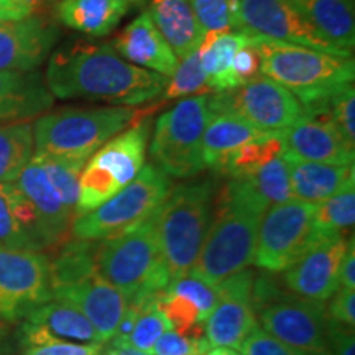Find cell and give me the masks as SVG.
Listing matches in <instances>:
<instances>
[{
    "label": "cell",
    "instance_id": "cell-54",
    "mask_svg": "<svg viewBox=\"0 0 355 355\" xmlns=\"http://www.w3.org/2000/svg\"><path fill=\"white\" fill-rule=\"evenodd\" d=\"M127 2L130 3V6H132V3H133V6H139V3H144V2H146V0H127Z\"/></svg>",
    "mask_w": 355,
    "mask_h": 355
},
{
    "label": "cell",
    "instance_id": "cell-31",
    "mask_svg": "<svg viewBox=\"0 0 355 355\" xmlns=\"http://www.w3.org/2000/svg\"><path fill=\"white\" fill-rule=\"evenodd\" d=\"M33 125L12 122L0 125V183H15L33 158Z\"/></svg>",
    "mask_w": 355,
    "mask_h": 355
},
{
    "label": "cell",
    "instance_id": "cell-26",
    "mask_svg": "<svg viewBox=\"0 0 355 355\" xmlns=\"http://www.w3.org/2000/svg\"><path fill=\"white\" fill-rule=\"evenodd\" d=\"M293 199L318 204L331 198L355 178L354 165H326L306 162L285 150Z\"/></svg>",
    "mask_w": 355,
    "mask_h": 355
},
{
    "label": "cell",
    "instance_id": "cell-48",
    "mask_svg": "<svg viewBox=\"0 0 355 355\" xmlns=\"http://www.w3.org/2000/svg\"><path fill=\"white\" fill-rule=\"evenodd\" d=\"M33 8L24 0H0V24L2 21L21 20L32 15Z\"/></svg>",
    "mask_w": 355,
    "mask_h": 355
},
{
    "label": "cell",
    "instance_id": "cell-25",
    "mask_svg": "<svg viewBox=\"0 0 355 355\" xmlns=\"http://www.w3.org/2000/svg\"><path fill=\"white\" fill-rule=\"evenodd\" d=\"M148 15L178 60L198 51L207 35L189 0H152Z\"/></svg>",
    "mask_w": 355,
    "mask_h": 355
},
{
    "label": "cell",
    "instance_id": "cell-32",
    "mask_svg": "<svg viewBox=\"0 0 355 355\" xmlns=\"http://www.w3.org/2000/svg\"><path fill=\"white\" fill-rule=\"evenodd\" d=\"M285 153L282 133H261L248 144L239 146L219 168V173L229 178H245L259 171L278 155Z\"/></svg>",
    "mask_w": 355,
    "mask_h": 355
},
{
    "label": "cell",
    "instance_id": "cell-55",
    "mask_svg": "<svg viewBox=\"0 0 355 355\" xmlns=\"http://www.w3.org/2000/svg\"><path fill=\"white\" fill-rule=\"evenodd\" d=\"M198 355H209V352H207V354H198Z\"/></svg>",
    "mask_w": 355,
    "mask_h": 355
},
{
    "label": "cell",
    "instance_id": "cell-27",
    "mask_svg": "<svg viewBox=\"0 0 355 355\" xmlns=\"http://www.w3.org/2000/svg\"><path fill=\"white\" fill-rule=\"evenodd\" d=\"M130 10L127 0H58L56 19L91 38L107 37Z\"/></svg>",
    "mask_w": 355,
    "mask_h": 355
},
{
    "label": "cell",
    "instance_id": "cell-53",
    "mask_svg": "<svg viewBox=\"0 0 355 355\" xmlns=\"http://www.w3.org/2000/svg\"><path fill=\"white\" fill-rule=\"evenodd\" d=\"M58 0H37V7L42 6H48V3H56Z\"/></svg>",
    "mask_w": 355,
    "mask_h": 355
},
{
    "label": "cell",
    "instance_id": "cell-49",
    "mask_svg": "<svg viewBox=\"0 0 355 355\" xmlns=\"http://www.w3.org/2000/svg\"><path fill=\"white\" fill-rule=\"evenodd\" d=\"M99 355H150V354L144 352V350L135 349L128 343H123V340L109 339L107 343L102 344Z\"/></svg>",
    "mask_w": 355,
    "mask_h": 355
},
{
    "label": "cell",
    "instance_id": "cell-28",
    "mask_svg": "<svg viewBox=\"0 0 355 355\" xmlns=\"http://www.w3.org/2000/svg\"><path fill=\"white\" fill-rule=\"evenodd\" d=\"M327 42L352 55L355 44L354 0H291Z\"/></svg>",
    "mask_w": 355,
    "mask_h": 355
},
{
    "label": "cell",
    "instance_id": "cell-3",
    "mask_svg": "<svg viewBox=\"0 0 355 355\" xmlns=\"http://www.w3.org/2000/svg\"><path fill=\"white\" fill-rule=\"evenodd\" d=\"M250 38L260 55V73L288 89L303 109L313 107L336 89L354 83L352 58L278 40Z\"/></svg>",
    "mask_w": 355,
    "mask_h": 355
},
{
    "label": "cell",
    "instance_id": "cell-8",
    "mask_svg": "<svg viewBox=\"0 0 355 355\" xmlns=\"http://www.w3.org/2000/svg\"><path fill=\"white\" fill-rule=\"evenodd\" d=\"M150 130L152 122L140 121L112 137L87 159L79 180L74 217L97 209L139 175L145 165Z\"/></svg>",
    "mask_w": 355,
    "mask_h": 355
},
{
    "label": "cell",
    "instance_id": "cell-19",
    "mask_svg": "<svg viewBox=\"0 0 355 355\" xmlns=\"http://www.w3.org/2000/svg\"><path fill=\"white\" fill-rule=\"evenodd\" d=\"M347 243L345 237H326L314 243L286 270L288 290L308 300H331L339 290V270Z\"/></svg>",
    "mask_w": 355,
    "mask_h": 355
},
{
    "label": "cell",
    "instance_id": "cell-37",
    "mask_svg": "<svg viewBox=\"0 0 355 355\" xmlns=\"http://www.w3.org/2000/svg\"><path fill=\"white\" fill-rule=\"evenodd\" d=\"M354 110H355V92L354 83L336 89L329 97L313 105L303 109L304 114H327L331 121L336 123L339 132L350 145L355 146V125H354Z\"/></svg>",
    "mask_w": 355,
    "mask_h": 355
},
{
    "label": "cell",
    "instance_id": "cell-15",
    "mask_svg": "<svg viewBox=\"0 0 355 355\" xmlns=\"http://www.w3.org/2000/svg\"><path fill=\"white\" fill-rule=\"evenodd\" d=\"M254 278L252 270H242L217 283V303L204 322V332L211 349H239L257 324L254 306Z\"/></svg>",
    "mask_w": 355,
    "mask_h": 355
},
{
    "label": "cell",
    "instance_id": "cell-21",
    "mask_svg": "<svg viewBox=\"0 0 355 355\" xmlns=\"http://www.w3.org/2000/svg\"><path fill=\"white\" fill-rule=\"evenodd\" d=\"M15 184L37 211L46 248L63 245L71 235L74 212L68 209L58 196L56 189L53 188L46 173L37 159H30L25 170L17 178Z\"/></svg>",
    "mask_w": 355,
    "mask_h": 355
},
{
    "label": "cell",
    "instance_id": "cell-16",
    "mask_svg": "<svg viewBox=\"0 0 355 355\" xmlns=\"http://www.w3.org/2000/svg\"><path fill=\"white\" fill-rule=\"evenodd\" d=\"M61 343L102 344V340L81 311L63 300H50L21 319L19 329L21 349Z\"/></svg>",
    "mask_w": 355,
    "mask_h": 355
},
{
    "label": "cell",
    "instance_id": "cell-10",
    "mask_svg": "<svg viewBox=\"0 0 355 355\" xmlns=\"http://www.w3.org/2000/svg\"><path fill=\"white\" fill-rule=\"evenodd\" d=\"M316 204L291 199L268 207L261 217L254 265L268 273L286 272L321 237L314 227Z\"/></svg>",
    "mask_w": 355,
    "mask_h": 355
},
{
    "label": "cell",
    "instance_id": "cell-2",
    "mask_svg": "<svg viewBox=\"0 0 355 355\" xmlns=\"http://www.w3.org/2000/svg\"><path fill=\"white\" fill-rule=\"evenodd\" d=\"M266 202L242 178H229L220 191L219 206L189 273L217 285L254 263L257 237Z\"/></svg>",
    "mask_w": 355,
    "mask_h": 355
},
{
    "label": "cell",
    "instance_id": "cell-14",
    "mask_svg": "<svg viewBox=\"0 0 355 355\" xmlns=\"http://www.w3.org/2000/svg\"><path fill=\"white\" fill-rule=\"evenodd\" d=\"M260 326L270 336L311 355H331L329 318L324 301L282 295L259 311Z\"/></svg>",
    "mask_w": 355,
    "mask_h": 355
},
{
    "label": "cell",
    "instance_id": "cell-39",
    "mask_svg": "<svg viewBox=\"0 0 355 355\" xmlns=\"http://www.w3.org/2000/svg\"><path fill=\"white\" fill-rule=\"evenodd\" d=\"M189 2L206 33H225L234 30L235 0H189Z\"/></svg>",
    "mask_w": 355,
    "mask_h": 355
},
{
    "label": "cell",
    "instance_id": "cell-7",
    "mask_svg": "<svg viewBox=\"0 0 355 355\" xmlns=\"http://www.w3.org/2000/svg\"><path fill=\"white\" fill-rule=\"evenodd\" d=\"M171 180L157 165H144L139 175L109 201L74 217L71 235L78 241H107L148 220L171 191Z\"/></svg>",
    "mask_w": 355,
    "mask_h": 355
},
{
    "label": "cell",
    "instance_id": "cell-51",
    "mask_svg": "<svg viewBox=\"0 0 355 355\" xmlns=\"http://www.w3.org/2000/svg\"><path fill=\"white\" fill-rule=\"evenodd\" d=\"M8 332H10V324H8L3 318H0V344L6 343Z\"/></svg>",
    "mask_w": 355,
    "mask_h": 355
},
{
    "label": "cell",
    "instance_id": "cell-46",
    "mask_svg": "<svg viewBox=\"0 0 355 355\" xmlns=\"http://www.w3.org/2000/svg\"><path fill=\"white\" fill-rule=\"evenodd\" d=\"M331 355H355L354 329L339 326L329 321Z\"/></svg>",
    "mask_w": 355,
    "mask_h": 355
},
{
    "label": "cell",
    "instance_id": "cell-12",
    "mask_svg": "<svg viewBox=\"0 0 355 355\" xmlns=\"http://www.w3.org/2000/svg\"><path fill=\"white\" fill-rule=\"evenodd\" d=\"M234 30L248 37L278 40L313 50L352 58L327 42L291 0H235Z\"/></svg>",
    "mask_w": 355,
    "mask_h": 355
},
{
    "label": "cell",
    "instance_id": "cell-36",
    "mask_svg": "<svg viewBox=\"0 0 355 355\" xmlns=\"http://www.w3.org/2000/svg\"><path fill=\"white\" fill-rule=\"evenodd\" d=\"M33 158L42 165L48 180H50L53 188L56 189L61 201L66 204V207L73 212L76 211L79 199V180H81V173L86 162L38 157V155H33Z\"/></svg>",
    "mask_w": 355,
    "mask_h": 355
},
{
    "label": "cell",
    "instance_id": "cell-35",
    "mask_svg": "<svg viewBox=\"0 0 355 355\" xmlns=\"http://www.w3.org/2000/svg\"><path fill=\"white\" fill-rule=\"evenodd\" d=\"M132 304L137 306V318L125 343L152 355L157 340L163 332L170 329L166 319L157 308V293L139 301H132Z\"/></svg>",
    "mask_w": 355,
    "mask_h": 355
},
{
    "label": "cell",
    "instance_id": "cell-34",
    "mask_svg": "<svg viewBox=\"0 0 355 355\" xmlns=\"http://www.w3.org/2000/svg\"><path fill=\"white\" fill-rule=\"evenodd\" d=\"M242 180H245L255 189V193L263 199L268 207L288 202L293 199L290 171H288L285 153L278 155L272 162L261 166L259 171L252 173V175L242 178Z\"/></svg>",
    "mask_w": 355,
    "mask_h": 355
},
{
    "label": "cell",
    "instance_id": "cell-44",
    "mask_svg": "<svg viewBox=\"0 0 355 355\" xmlns=\"http://www.w3.org/2000/svg\"><path fill=\"white\" fill-rule=\"evenodd\" d=\"M232 69H234L235 81H237V87L250 83L252 79L259 78L260 55L259 51H257L255 44L252 43V38L245 46H242L241 50L235 53Z\"/></svg>",
    "mask_w": 355,
    "mask_h": 355
},
{
    "label": "cell",
    "instance_id": "cell-24",
    "mask_svg": "<svg viewBox=\"0 0 355 355\" xmlns=\"http://www.w3.org/2000/svg\"><path fill=\"white\" fill-rule=\"evenodd\" d=\"M0 245L33 252L46 248L37 211L13 183H0Z\"/></svg>",
    "mask_w": 355,
    "mask_h": 355
},
{
    "label": "cell",
    "instance_id": "cell-5",
    "mask_svg": "<svg viewBox=\"0 0 355 355\" xmlns=\"http://www.w3.org/2000/svg\"><path fill=\"white\" fill-rule=\"evenodd\" d=\"M135 117V110L121 105L64 107L43 114L33 125V155L87 162Z\"/></svg>",
    "mask_w": 355,
    "mask_h": 355
},
{
    "label": "cell",
    "instance_id": "cell-13",
    "mask_svg": "<svg viewBox=\"0 0 355 355\" xmlns=\"http://www.w3.org/2000/svg\"><path fill=\"white\" fill-rule=\"evenodd\" d=\"M53 300L50 260L42 252L0 245V318L20 322Z\"/></svg>",
    "mask_w": 355,
    "mask_h": 355
},
{
    "label": "cell",
    "instance_id": "cell-43",
    "mask_svg": "<svg viewBox=\"0 0 355 355\" xmlns=\"http://www.w3.org/2000/svg\"><path fill=\"white\" fill-rule=\"evenodd\" d=\"M327 318L331 322L355 329V290L339 288L327 308Z\"/></svg>",
    "mask_w": 355,
    "mask_h": 355
},
{
    "label": "cell",
    "instance_id": "cell-41",
    "mask_svg": "<svg viewBox=\"0 0 355 355\" xmlns=\"http://www.w3.org/2000/svg\"><path fill=\"white\" fill-rule=\"evenodd\" d=\"M239 349L247 355H311L293 347V345L282 343L277 337L265 332L260 326H255L252 329L250 334L239 345Z\"/></svg>",
    "mask_w": 355,
    "mask_h": 355
},
{
    "label": "cell",
    "instance_id": "cell-4",
    "mask_svg": "<svg viewBox=\"0 0 355 355\" xmlns=\"http://www.w3.org/2000/svg\"><path fill=\"white\" fill-rule=\"evenodd\" d=\"M216 189L212 181L171 188L152 216L155 234L171 279L188 275L214 219Z\"/></svg>",
    "mask_w": 355,
    "mask_h": 355
},
{
    "label": "cell",
    "instance_id": "cell-50",
    "mask_svg": "<svg viewBox=\"0 0 355 355\" xmlns=\"http://www.w3.org/2000/svg\"><path fill=\"white\" fill-rule=\"evenodd\" d=\"M209 355H247L243 354L241 349H232V347H216L209 350Z\"/></svg>",
    "mask_w": 355,
    "mask_h": 355
},
{
    "label": "cell",
    "instance_id": "cell-30",
    "mask_svg": "<svg viewBox=\"0 0 355 355\" xmlns=\"http://www.w3.org/2000/svg\"><path fill=\"white\" fill-rule=\"evenodd\" d=\"M261 133L250 123L229 114H212L202 137V159L206 168H219L239 146L248 144Z\"/></svg>",
    "mask_w": 355,
    "mask_h": 355
},
{
    "label": "cell",
    "instance_id": "cell-20",
    "mask_svg": "<svg viewBox=\"0 0 355 355\" xmlns=\"http://www.w3.org/2000/svg\"><path fill=\"white\" fill-rule=\"evenodd\" d=\"M285 150L306 162L354 165L355 146L344 139L327 114H304L282 133Z\"/></svg>",
    "mask_w": 355,
    "mask_h": 355
},
{
    "label": "cell",
    "instance_id": "cell-6",
    "mask_svg": "<svg viewBox=\"0 0 355 355\" xmlns=\"http://www.w3.org/2000/svg\"><path fill=\"white\" fill-rule=\"evenodd\" d=\"M97 266L127 303L163 291L171 282L152 217L117 237L97 242Z\"/></svg>",
    "mask_w": 355,
    "mask_h": 355
},
{
    "label": "cell",
    "instance_id": "cell-18",
    "mask_svg": "<svg viewBox=\"0 0 355 355\" xmlns=\"http://www.w3.org/2000/svg\"><path fill=\"white\" fill-rule=\"evenodd\" d=\"M51 293L53 300L68 301L81 311L94 326L102 344L115 336L128 304L125 296L102 277L99 268Z\"/></svg>",
    "mask_w": 355,
    "mask_h": 355
},
{
    "label": "cell",
    "instance_id": "cell-40",
    "mask_svg": "<svg viewBox=\"0 0 355 355\" xmlns=\"http://www.w3.org/2000/svg\"><path fill=\"white\" fill-rule=\"evenodd\" d=\"M166 290L178 293V295H183L188 300L193 301V303L198 306V309L201 311V316L204 318V321H206L217 303V286L204 282L202 278H199L193 273L171 279L170 285L166 286Z\"/></svg>",
    "mask_w": 355,
    "mask_h": 355
},
{
    "label": "cell",
    "instance_id": "cell-1",
    "mask_svg": "<svg viewBox=\"0 0 355 355\" xmlns=\"http://www.w3.org/2000/svg\"><path fill=\"white\" fill-rule=\"evenodd\" d=\"M44 83L58 99H86L135 107L157 101L168 78L128 63L112 43L73 40L48 58Z\"/></svg>",
    "mask_w": 355,
    "mask_h": 355
},
{
    "label": "cell",
    "instance_id": "cell-33",
    "mask_svg": "<svg viewBox=\"0 0 355 355\" xmlns=\"http://www.w3.org/2000/svg\"><path fill=\"white\" fill-rule=\"evenodd\" d=\"M355 222V178L331 198L316 204L314 227L321 237H345Z\"/></svg>",
    "mask_w": 355,
    "mask_h": 355
},
{
    "label": "cell",
    "instance_id": "cell-9",
    "mask_svg": "<svg viewBox=\"0 0 355 355\" xmlns=\"http://www.w3.org/2000/svg\"><path fill=\"white\" fill-rule=\"evenodd\" d=\"M211 115L209 94L186 97L159 115L150 144L153 165L180 180L201 173L206 168L202 137Z\"/></svg>",
    "mask_w": 355,
    "mask_h": 355
},
{
    "label": "cell",
    "instance_id": "cell-17",
    "mask_svg": "<svg viewBox=\"0 0 355 355\" xmlns=\"http://www.w3.org/2000/svg\"><path fill=\"white\" fill-rule=\"evenodd\" d=\"M60 28L42 15L0 24V71H37L51 55Z\"/></svg>",
    "mask_w": 355,
    "mask_h": 355
},
{
    "label": "cell",
    "instance_id": "cell-38",
    "mask_svg": "<svg viewBox=\"0 0 355 355\" xmlns=\"http://www.w3.org/2000/svg\"><path fill=\"white\" fill-rule=\"evenodd\" d=\"M196 92L207 94L209 87L206 84V76L201 66V53L194 51L178 63L175 73L168 78V83L163 89V101L181 99V97H191Z\"/></svg>",
    "mask_w": 355,
    "mask_h": 355
},
{
    "label": "cell",
    "instance_id": "cell-52",
    "mask_svg": "<svg viewBox=\"0 0 355 355\" xmlns=\"http://www.w3.org/2000/svg\"><path fill=\"white\" fill-rule=\"evenodd\" d=\"M0 355H15L12 352V349L8 347V345L6 343L0 344Z\"/></svg>",
    "mask_w": 355,
    "mask_h": 355
},
{
    "label": "cell",
    "instance_id": "cell-23",
    "mask_svg": "<svg viewBox=\"0 0 355 355\" xmlns=\"http://www.w3.org/2000/svg\"><path fill=\"white\" fill-rule=\"evenodd\" d=\"M53 102L55 97L40 71H0V122L40 117Z\"/></svg>",
    "mask_w": 355,
    "mask_h": 355
},
{
    "label": "cell",
    "instance_id": "cell-11",
    "mask_svg": "<svg viewBox=\"0 0 355 355\" xmlns=\"http://www.w3.org/2000/svg\"><path fill=\"white\" fill-rule=\"evenodd\" d=\"M212 114L242 119L265 133H283L303 115V105L282 84L261 76L209 96Z\"/></svg>",
    "mask_w": 355,
    "mask_h": 355
},
{
    "label": "cell",
    "instance_id": "cell-47",
    "mask_svg": "<svg viewBox=\"0 0 355 355\" xmlns=\"http://www.w3.org/2000/svg\"><path fill=\"white\" fill-rule=\"evenodd\" d=\"M339 288H349L355 290V241L349 239L347 250L343 257V263L339 270Z\"/></svg>",
    "mask_w": 355,
    "mask_h": 355
},
{
    "label": "cell",
    "instance_id": "cell-22",
    "mask_svg": "<svg viewBox=\"0 0 355 355\" xmlns=\"http://www.w3.org/2000/svg\"><path fill=\"white\" fill-rule=\"evenodd\" d=\"M114 50L128 63L153 71L159 76L171 78L178 58L150 19L148 12L132 20L112 43Z\"/></svg>",
    "mask_w": 355,
    "mask_h": 355
},
{
    "label": "cell",
    "instance_id": "cell-45",
    "mask_svg": "<svg viewBox=\"0 0 355 355\" xmlns=\"http://www.w3.org/2000/svg\"><path fill=\"white\" fill-rule=\"evenodd\" d=\"M102 344H50L40 347H26L24 355H99Z\"/></svg>",
    "mask_w": 355,
    "mask_h": 355
},
{
    "label": "cell",
    "instance_id": "cell-29",
    "mask_svg": "<svg viewBox=\"0 0 355 355\" xmlns=\"http://www.w3.org/2000/svg\"><path fill=\"white\" fill-rule=\"evenodd\" d=\"M248 42L250 37L241 32L206 35L199 53L206 84L211 92H224L237 87L232 69L234 56Z\"/></svg>",
    "mask_w": 355,
    "mask_h": 355
},
{
    "label": "cell",
    "instance_id": "cell-42",
    "mask_svg": "<svg viewBox=\"0 0 355 355\" xmlns=\"http://www.w3.org/2000/svg\"><path fill=\"white\" fill-rule=\"evenodd\" d=\"M211 345L207 339H191L180 332L168 329L163 332L152 350V355H198L207 354Z\"/></svg>",
    "mask_w": 355,
    "mask_h": 355
}]
</instances>
